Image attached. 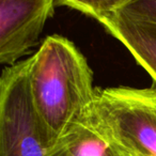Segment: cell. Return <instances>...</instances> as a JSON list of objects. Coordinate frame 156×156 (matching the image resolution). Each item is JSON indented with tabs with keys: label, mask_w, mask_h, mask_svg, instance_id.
Masks as SVG:
<instances>
[{
	"label": "cell",
	"mask_w": 156,
	"mask_h": 156,
	"mask_svg": "<svg viewBox=\"0 0 156 156\" xmlns=\"http://www.w3.org/2000/svg\"><path fill=\"white\" fill-rule=\"evenodd\" d=\"M28 80L33 105L51 147L93 105V73L71 41L49 35L29 58Z\"/></svg>",
	"instance_id": "cell-1"
},
{
	"label": "cell",
	"mask_w": 156,
	"mask_h": 156,
	"mask_svg": "<svg viewBox=\"0 0 156 156\" xmlns=\"http://www.w3.org/2000/svg\"><path fill=\"white\" fill-rule=\"evenodd\" d=\"M83 117L122 156H156V88L96 89Z\"/></svg>",
	"instance_id": "cell-2"
},
{
	"label": "cell",
	"mask_w": 156,
	"mask_h": 156,
	"mask_svg": "<svg viewBox=\"0 0 156 156\" xmlns=\"http://www.w3.org/2000/svg\"><path fill=\"white\" fill-rule=\"evenodd\" d=\"M29 58L0 79V156H48L50 143L31 98Z\"/></svg>",
	"instance_id": "cell-3"
},
{
	"label": "cell",
	"mask_w": 156,
	"mask_h": 156,
	"mask_svg": "<svg viewBox=\"0 0 156 156\" xmlns=\"http://www.w3.org/2000/svg\"><path fill=\"white\" fill-rule=\"evenodd\" d=\"M56 0H0V62L17 63L39 41Z\"/></svg>",
	"instance_id": "cell-4"
},
{
	"label": "cell",
	"mask_w": 156,
	"mask_h": 156,
	"mask_svg": "<svg viewBox=\"0 0 156 156\" xmlns=\"http://www.w3.org/2000/svg\"><path fill=\"white\" fill-rule=\"evenodd\" d=\"M98 22L127 48L156 81V24L136 22L119 13L102 16Z\"/></svg>",
	"instance_id": "cell-5"
},
{
	"label": "cell",
	"mask_w": 156,
	"mask_h": 156,
	"mask_svg": "<svg viewBox=\"0 0 156 156\" xmlns=\"http://www.w3.org/2000/svg\"><path fill=\"white\" fill-rule=\"evenodd\" d=\"M48 156L122 155L83 115L51 145Z\"/></svg>",
	"instance_id": "cell-6"
},
{
	"label": "cell",
	"mask_w": 156,
	"mask_h": 156,
	"mask_svg": "<svg viewBox=\"0 0 156 156\" xmlns=\"http://www.w3.org/2000/svg\"><path fill=\"white\" fill-rule=\"evenodd\" d=\"M130 0H56V5H64L98 20L100 17L119 12Z\"/></svg>",
	"instance_id": "cell-7"
},
{
	"label": "cell",
	"mask_w": 156,
	"mask_h": 156,
	"mask_svg": "<svg viewBox=\"0 0 156 156\" xmlns=\"http://www.w3.org/2000/svg\"><path fill=\"white\" fill-rule=\"evenodd\" d=\"M117 13L136 22L156 24V0H130Z\"/></svg>",
	"instance_id": "cell-8"
}]
</instances>
